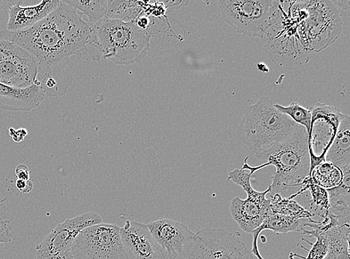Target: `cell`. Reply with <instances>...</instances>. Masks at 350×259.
<instances>
[{
  "instance_id": "cell-1",
  "label": "cell",
  "mask_w": 350,
  "mask_h": 259,
  "mask_svg": "<svg viewBox=\"0 0 350 259\" xmlns=\"http://www.w3.org/2000/svg\"><path fill=\"white\" fill-rule=\"evenodd\" d=\"M92 34V24L61 1L55 10L33 27L18 31L2 30L0 38L27 51L40 66L72 55L81 58L86 53Z\"/></svg>"
},
{
  "instance_id": "cell-2",
  "label": "cell",
  "mask_w": 350,
  "mask_h": 259,
  "mask_svg": "<svg viewBox=\"0 0 350 259\" xmlns=\"http://www.w3.org/2000/svg\"><path fill=\"white\" fill-rule=\"evenodd\" d=\"M255 156L265 163L251 167L247 163L250 157L247 156L241 169H248L252 175L260 169L274 166L276 171L270 185V196L280 194L282 197L293 200L302 189V183L310 172L311 158L306 128L299 126L289 139Z\"/></svg>"
},
{
  "instance_id": "cell-3",
  "label": "cell",
  "mask_w": 350,
  "mask_h": 259,
  "mask_svg": "<svg viewBox=\"0 0 350 259\" xmlns=\"http://www.w3.org/2000/svg\"><path fill=\"white\" fill-rule=\"evenodd\" d=\"M92 25L89 45L99 51L101 57L116 64L129 66L142 61L150 50L151 29H142L135 21L105 18Z\"/></svg>"
},
{
  "instance_id": "cell-4",
  "label": "cell",
  "mask_w": 350,
  "mask_h": 259,
  "mask_svg": "<svg viewBox=\"0 0 350 259\" xmlns=\"http://www.w3.org/2000/svg\"><path fill=\"white\" fill-rule=\"evenodd\" d=\"M299 126L276 109L269 97L262 96L244 111L237 135L241 142L257 155L289 139Z\"/></svg>"
},
{
  "instance_id": "cell-5",
  "label": "cell",
  "mask_w": 350,
  "mask_h": 259,
  "mask_svg": "<svg viewBox=\"0 0 350 259\" xmlns=\"http://www.w3.org/2000/svg\"><path fill=\"white\" fill-rule=\"evenodd\" d=\"M219 9L224 20L239 33L250 37L273 36L280 2L262 0H223Z\"/></svg>"
},
{
  "instance_id": "cell-6",
  "label": "cell",
  "mask_w": 350,
  "mask_h": 259,
  "mask_svg": "<svg viewBox=\"0 0 350 259\" xmlns=\"http://www.w3.org/2000/svg\"><path fill=\"white\" fill-rule=\"evenodd\" d=\"M252 174L248 169H235L230 172L228 180L238 185L247 194L245 200L234 197L230 204V213L234 221L240 228L248 234L259 228L270 211V200L267 199L271 187L262 192L252 189Z\"/></svg>"
},
{
  "instance_id": "cell-7",
  "label": "cell",
  "mask_w": 350,
  "mask_h": 259,
  "mask_svg": "<svg viewBox=\"0 0 350 259\" xmlns=\"http://www.w3.org/2000/svg\"><path fill=\"white\" fill-rule=\"evenodd\" d=\"M72 251L76 259H127L116 224L101 223L84 229Z\"/></svg>"
},
{
  "instance_id": "cell-8",
  "label": "cell",
  "mask_w": 350,
  "mask_h": 259,
  "mask_svg": "<svg viewBox=\"0 0 350 259\" xmlns=\"http://www.w3.org/2000/svg\"><path fill=\"white\" fill-rule=\"evenodd\" d=\"M185 258L254 259L245 244L222 228H206L195 233Z\"/></svg>"
},
{
  "instance_id": "cell-9",
  "label": "cell",
  "mask_w": 350,
  "mask_h": 259,
  "mask_svg": "<svg viewBox=\"0 0 350 259\" xmlns=\"http://www.w3.org/2000/svg\"><path fill=\"white\" fill-rule=\"evenodd\" d=\"M308 109L312 114L310 129L308 133L310 174L314 167L324 163L325 154L335 139L344 114L338 108L321 103Z\"/></svg>"
},
{
  "instance_id": "cell-10",
  "label": "cell",
  "mask_w": 350,
  "mask_h": 259,
  "mask_svg": "<svg viewBox=\"0 0 350 259\" xmlns=\"http://www.w3.org/2000/svg\"><path fill=\"white\" fill-rule=\"evenodd\" d=\"M38 63L27 51L7 40H0V83L16 88L35 84Z\"/></svg>"
},
{
  "instance_id": "cell-11",
  "label": "cell",
  "mask_w": 350,
  "mask_h": 259,
  "mask_svg": "<svg viewBox=\"0 0 350 259\" xmlns=\"http://www.w3.org/2000/svg\"><path fill=\"white\" fill-rule=\"evenodd\" d=\"M103 223L102 217L88 213L67 219L55 226L37 246L38 253L72 252V247L78 234L84 229Z\"/></svg>"
},
{
  "instance_id": "cell-12",
  "label": "cell",
  "mask_w": 350,
  "mask_h": 259,
  "mask_svg": "<svg viewBox=\"0 0 350 259\" xmlns=\"http://www.w3.org/2000/svg\"><path fill=\"white\" fill-rule=\"evenodd\" d=\"M148 228L166 254L167 259H185V255L195 237L188 226L168 218L149 223Z\"/></svg>"
},
{
  "instance_id": "cell-13",
  "label": "cell",
  "mask_w": 350,
  "mask_h": 259,
  "mask_svg": "<svg viewBox=\"0 0 350 259\" xmlns=\"http://www.w3.org/2000/svg\"><path fill=\"white\" fill-rule=\"evenodd\" d=\"M120 237L127 259H167L145 224L127 221L120 228Z\"/></svg>"
},
{
  "instance_id": "cell-14",
  "label": "cell",
  "mask_w": 350,
  "mask_h": 259,
  "mask_svg": "<svg viewBox=\"0 0 350 259\" xmlns=\"http://www.w3.org/2000/svg\"><path fill=\"white\" fill-rule=\"evenodd\" d=\"M75 67L70 59L38 66L35 84L51 96H60L67 93L72 83Z\"/></svg>"
},
{
  "instance_id": "cell-15",
  "label": "cell",
  "mask_w": 350,
  "mask_h": 259,
  "mask_svg": "<svg viewBox=\"0 0 350 259\" xmlns=\"http://www.w3.org/2000/svg\"><path fill=\"white\" fill-rule=\"evenodd\" d=\"M45 97L42 89L34 84L16 88L0 83V109L27 112L40 106Z\"/></svg>"
},
{
  "instance_id": "cell-16",
  "label": "cell",
  "mask_w": 350,
  "mask_h": 259,
  "mask_svg": "<svg viewBox=\"0 0 350 259\" xmlns=\"http://www.w3.org/2000/svg\"><path fill=\"white\" fill-rule=\"evenodd\" d=\"M60 2L58 0H48V1H42L33 6H14L9 12V21L6 25L7 30L18 31L33 27L55 10Z\"/></svg>"
},
{
  "instance_id": "cell-17",
  "label": "cell",
  "mask_w": 350,
  "mask_h": 259,
  "mask_svg": "<svg viewBox=\"0 0 350 259\" xmlns=\"http://www.w3.org/2000/svg\"><path fill=\"white\" fill-rule=\"evenodd\" d=\"M325 161L340 168L342 172L350 171V118L344 115L337 134L325 154Z\"/></svg>"
},
{
  "instance_id": "cell-18",
  "label": "cell",
  "mask_w": 350,
  "mask_h": 259,
  "mask_svg": "<svg viewBox=\"0 0 350 259\" xmlns=\"http://www.w3.org/2000/svg\"><path fill=\"white\" fill-rule=\"evenodd\" d=\"M309 219H299L294 217L276 215L269 211L265 220L258 229L252 232L254 242H252V252L258 259H265L259 252L258 239L260 232L264 230H271L275 233L288 234L291 232H299L304 230L305 224Z\"/></svg>"
},
{
  "instance_id": "cell-19",
  "label": "cell",
  "mask_w": 350,
  "mask_h": 259,
  "mask_svg": "<svg viewBox=\"0 0 350 259\" xmlns=\"http://www.w3.org/2000/svg\"><path fill=\"white\" fill-rule=\"evenodd\" d=\"M343 181L336 188L327 190L329 209L328 214L340 222L350 221V171L343 172Z\"/></svg>"
},
{
  "instance_id": "cell-20",
  "label": "cell",
  "mask_w": 350,
  "mask_h": 259,
  "mask_svg": "<svg viewBox=\"0 0 350 259\" xmlns=\"http://www.w3.org/2000/svg\"><path fill=\"white\" fill-rule=\"evenodd\" d=\"M323 232L328 242L327 254L324 259H350L349 223L334 225Z\"/></svg>"
},
{
  "instance_id": "cell-21",
  "label": "cell",
  "mask_w": 350,
  "mask_h": 259,
  "mask_svg": "<svg viewBox=\"0 0 350 259\" xmlns=\"http://www.w3.org/2000/svg\"><path fill=\"white\" fill-rule=\"evenodd\" d=\"M306 189L311 194V199L303 201L301 204L313 217L315 221H322L327 217L329 209V194L327 190L313 183L311 177L307 176L304 180Z\"/></svg>"
},
{
  "instance_id": "cell-22",
  "label": "cell",
  "mask_w": 350,
  "mask_h": 259,
  "mask_svg": "<svg viewBox=\"0 0 350 259\" xmlns=\"http://www.w3.org/2000/svg\"><path fill=\"white\" fill-rule=\"evenodd\" d=\"M143 2L108 0L105 18L124 22L135 21L144 10Z\"/></svg>"
},
{
  "instance_id": "cell-23",
  "label": "cell",
  "mask_w": 350,
  "mask_h": 259,
  "mask_svg": "<svg viewBox=\"0 0 350 259\" xmlns=\"http://www.w3.org/2000/svg\"><path fill=\"white\" fill-rule=\"evenodd\" d=\"M309 176L314 185L327 191L338 187L343 181L344 174L340 168L324 161L314 167Z\"/></svg>"
},
{
  "instance_id": "cell-24",
  "label": "cell",
  "mask_w": 350,
  "mask_h": 259,
  "mask_svg": "<svg viewBox=\"0 0 350 259\" xmlns=\"http://www.w3.org/2000/svg\"><path fill=\"white\" fill-rule=\"evenodd\" d=\"M268 199L270 200V211L273 214L294 217L299 219H313L312 215L295 200L282 197L280 194H274Z\"/></svg>"
},
{
  "instance_id": "cell-25",
  "label": "cell",
  "mask_w": 350,
  "mask_h": 259,
  "mask_svg": "<svg viewBox=\"0 0 350 259\" xmlns=\"http://www.w3.org/2000/svg\"><path fill=\"white\" fill-rule=\"evenodd\" d=\"M76 11L79 10L88 16L91 24H95L105 18L108 0H78L63 1Z\"/></svg>"
},
{
  "instance_id": "cell-26",
  "label": "cell",
  "mask_w": 350,
  "mask_h": 259,
  "mask_svg": "<svg viewBox=\"0 0 350 259\" xmlns=\"http://www.w3.org/2000/svg\"><path fill=\"white\" fill-rule=\"evenodd\" d=\"M274 107L282 114L288 116L293 121L306 128L307 133L311 126L312 114L309 109L299 106L297 103H292L288 107H282L275 104Z\"/></svg>"
},
{
  "instance_id": "cell-27",
  "label": "cell",
  "mask_w": 350,
  "mask_h": 259,
  "mask_svg": "<svg viewBox=\"0 0 350 259\" xmlns=\"http://www.w3.org/2000/svg\"><path fill=\"white\" fill-rule=\"evenodd\" d=\"M304 234H306L308 237L316 238L317 241L314 244L305 241L308 244L312 245V248L308 251V255L307 257L301 256L299 255H295L304 259H324L325 256L327 254L328 250V242L327 238H325L324 232L321 230H312L311 231L303 230Z\"/></svg>"
},
{
  "instance_id": "cell-28",
  "label": "cell",
  "mask_w": 350,
  "mask_h": 259,
  "mask_svg": "<svg viewBox=\"0 0 350 259\" xmlns=\"http://www.w3.org/2000/svg\"><path fill=\"white\" fill-rule=\"evenodd\" d=\"M9 132L10 135L16 143L23 141L24 140V137L28 135L27 129L23 128H21L18 129V131H16L14 128H10Z\"/></svg>"
},
{
  "instance_id": "cell-29",
  "label": "cell",
  "mask_w": 350,
  "mask_h": 259,
  "mask_svg": "<svg viewBox=\"0 0 350 259\" xmlns=\"http://www.w3.org/2000/svg\"><path fill=\"white\" fill-rule=\"evenodd\" d=\"M16 188L23 193H29L33 189V182L29 180H18L15 182Z\"/></svg>"
},
{
  "instance_id": "cell-30",
  "label": "cell",
  "mask_w": 350,
  "mask_h": 259,
  "mask_svg": "<svg viewBox=\"0 0 350 259\" xmlns=\"http://www.w3.org/2000/svg\"><path fill=\"white\" fill-rule=\"evenodd\" d=\"M15 174L18 180H29L30 172L28 167L24 165H20L15 169Z\"/></svg>"
},
{
  "instance_id": "cell-31",
  "label": "cell",
  "mask_w": 350,
  "mask_h": 259,
  "mask_svg": "<svg viewBox=\"0 0 350 259\" xmlns=\"http://www.w3.org/2000/svg\"><path fill=\"white\" fill-rule=\"evenodd\" d=\"M23 3V0H11V1H2L0 0V9L10 12L12 8L17 5H21Z\"/></svg>"
},
{
  "instance_id": "cell-32",
  "label": "cell",
  "mask_w": 350,
  "mask_h": 259,
  "mask_svg": "<svg viewBox=\"0 0 350 259\" xmlns=\"http://www.w3.org/2000/svg\"><path fill=\"white\" fill-rule=\"evenodd\" d=\"M135 22L137 27L142 29H151V25H152V24H151V19L148 17H146V16H142V17L140 16Z\"/></svg>"
},
{
  "instance_id": "cell-33",
  "label": "cell",
  "mask_w": 350,
  "mask_h": 259,
  "mask_svg": "<svg viewBox=\"0 0 350 259\" xmlns=\"http://www.w3.org/2000/svg\"><path fill=\"white\" fill-rule=\"evenodd\" d=\"M336 3L338 5V6L341 8L342 10H349L350 1H349V0H345V1L344 0H342V1H340V0H338V1H336Z\"/></svg>"
}]
</instances>
